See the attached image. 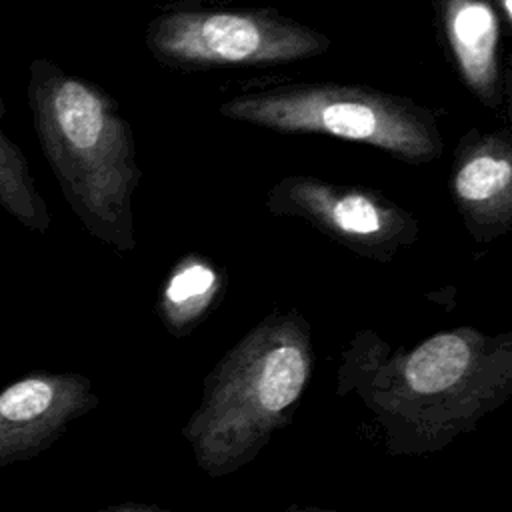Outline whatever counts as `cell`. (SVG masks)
<instances>
[{"instance_id": "6da1fadb", "label": "cell", "mask_w": 512, "mask_h": 512, "mask_svg": "<svg viewBox=\"0 0 512 512\" xmlns=\"http://www.w3.org/2000/svg\"><path fill=\"white\" fill-rule=\"evenodd\" d=\"M336 392L374 414L388 454L438 452L512 394V336L460 326L390 350L374 332H360L342 352Z\"/></svg>"}, {"instance_id": "7a4b0ae2", "label": "cell", "mask_w": 512, "mask_h": 512, "mask_svg": "<svg viewBox=\"0 0 512 512\" xmlns=\"http://www.w3.org/2000/svg\"><path fill=\"white\" fill-rule=\"evenodd\" d=\"M28 72L32 124L66 202L94 238L132 250L140 170L130 124L100 86L54 62L34 58Z\"/></svg>"}, {"instance_id": "3957f363", "label": "cell", "mask_w": 512, "mask_h": 512, "mask_svg": "<svg viewBox=\"0 0 512 512\" xmlns=\"http://www.w3.org/2000/svg\"><path fill=\"white\" fill-rule=\"evenodd\" d=\"M310 374V326L298 312H274L244 334L204 378L182 428L198 468L220 478L250 464L292 420Z\"/></svg>"}, {"instance_id": "277c9868", "label": "cell", "mask_w": 512, "mask_h": 512, "mask_svg": "<svg viewBox=\"0 0 512 512\" xmlns=\"http://www.w3.org/2000/svg\"><path fill=\"white\" fill-rule=\"evenodd\" d=\"M220 112L276 132L326 134L370 144L412 164L436 160L442 152L436 120L426 108L362 86H274L234 96L220 104Z\"/></svg>"}, {"instance_id": "5b68a950", "label": "cell", "mask_w": 512, "mask_h": 512, "mask_svg": "<svg viewBox=\"0 0 512 512\" xmlns=\"http://www.w3.org/2000/svg\"><path fill=\"white\" fill-rule=\"evenodd\" d=\"M144 42L170 68L282 64L318 56L330 40L266 10H174L154 18Z\"/></svg>"}, {"instance_id": "8992f818", "label": "cell", "mask_w": 512, "mask_h": 512, "mask_svg": "<svg viewBox=\"0 0 512 512\" xmlns=\"http://www.w3.org/2000/svg\"><path fill=\"white\" fill-rule=\"evenodd\" d=\"M266 204L274 214L298 216L346 248L380 262L418 236L414 216L378 192L312 176L282 178Z\"/></svg>"}, {"instance_id": "52a82bcc", "label": "cell", "mask_w": 512, "mask_h": 512, "mask_svg": "<svg viewBox=\"0 0 512 512\" xmlns=\"http://www.w3.org/2000/svg\"><path fill=\"white\" fill-rule=\"evenodd\" d=\"M98 398L80 374H32L0 392V464L48 446Z\"/></svg>"}, {"instance_id": "ba28073f", "label": "cell", "mask_w": 512, "mask_h": 512, "mask_svg": "<svg viewBox=\"0 0 512 512\" xmlns=\"http://www.w3.org/2000/svg\"><path fill=\"white\" fill-rule=\"evenodd\" d=\"M452 192L476 240H490L512 224V144L508 132L468 136L460 142Z\"/></svg>"}, {"instance_id": "9c48e42d", "label": "cell", "mask_w": 512, "mask_h": 512, "mask_svg": "<svg viewBox=\"0 0 512 512\" xmlns=\"http://www.w3.org/2000/svg\"><path fill=\"white\" fill-rule=\"evenodd\" d=\"M444 32L464 84L490 108L502 104L498 16L484 0H438Z\"/></svg>"}, {"instance_id": "30bf717a", "label": "cell", "mask_w": 512, "mask_h": 512, "mask_svg": "<svg viewBox=\"0 0 512 512\" xmlns=\"http://www.w3.org/2000/svg\"><path fill=\"white\" fill-rule=\"evenodd\" d=\"M0 208L24 228L44 234L50 212L36 188L22 148L4 130V100L0 94Z\"/></svg>"}, {"instance_id": "8fae6325", "label": "cell", "mask_w": 512, "mask_h": 512, "mask_svg": "<svg viewBox=\"0 0 512 512\" xmlns=\"http://www.w3.org/2000/svg\"><path fill=\"white\" fill-rule=\"evenodd\" d=\"M220 286V276L208 262L194 256L178 262L160 300V312L168 328L174 334L186 332L206 314Z\"/></svg>"}, {"instance_id": "7c38bea8", "label": "cell", "mask_w": 512, "mask_h": 512, "mask_svg": "<svg viewBox=\"0 0 512 512\" xmlns=\"http://www.w3.org/2000/svg\"><path fill=\"white\" fill-rule=\"evenodd\" d=\"M96 512H168L156 506H148V504H134V502H126V504H116V506H108Z\"/></svg>"}, {"instance_id": "4fadbf2b", "label": "cell", "mask_w": 512, "mask_h": 512, "mask_svg": "<svg viewBox=\"0 0 512 512\" xmlns=\"http://www.w3.org/2000/svg\"><path fill=\"white\" fill-rule=\"evenodd\" d=\"M286 512H336V510H324V508H290Z\"/></svg>"}]
</instances>
